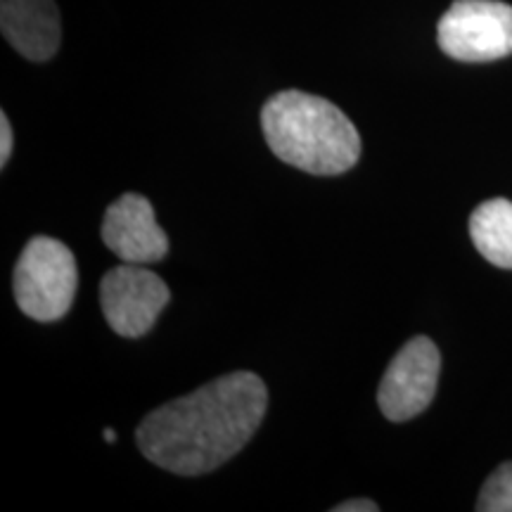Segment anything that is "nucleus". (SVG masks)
<instances>
[{
    "instance_id": "1",
    "label": "nucleus",
    "mask_w": 512,
    "mask_h": 512,
    "mask_svg": "<svg viewBox=\"0 0 512 512\" xmlns=\"http://www.w3.org/2000/svg\"><path fill=\"white\" fill-rule=\"evenodd\" d=\"M268 389L259 375L235 370L164 403L140 422V453L162 470L183 477L207 475L238 456L259 430Z\"/></svg>"
},
{
    "instance_id": "2",
    "label": "nucleus",
    "mask_w": 512,
    "mask_h": 512,
    "mask_svg": "<svg viewBox=\"0 0 512 512\" xmlns=\"http://www.w3.org/2000/svg\"><path fill=\"white\" fill-rule=\"evenodd\" d=\"M266 143L280 162L313 176H339L361 157V136L330 100L302 91L273 95L261 110Z\"/></svg>"
},
{
    "instance_id": "3",
    "label": "nucleus",
    "mask_w": 512,
    "mask_h": 512,
    "mask_svg": "<svg viewBox=\"0 0 512 512\" xmlns=\"http://www.w3.org/2000/svg\"><path fill=\"white\" fill-rule=\"evenodd\" d=\"M79 287L76 259L64 242L36 235L27 242L15 266V302L24 316L50 323L60 320Z\"/></svg>"
},
{
    "instance_id": "4",
    "label": "nucleus",
    "mask_w": 512,
    "mask_h": 512,
    "mask_svg": "<svg viewBox=\"0 0 512 512\" xmlns=\"http://www.w3.org/2000/svg\"><path fill=\"white\" fill-rule=\"evenodd\" d=\"M439 48L458 62H494L512 55V5L456 0L439 19Z\"/></svg>"
},
{
    "instance_id": "5",
    "label": "nucleus",
    "mask_w": 512,
    "mask_h": 512,
    "mask_svg": "<svg viewBox=\"0 0 512 512\" xmlns=\"http://www.w3.org/2000/svg\"><path fill=\"white\" fill-rule=\"evenodd\" d=\"M169 299V285L143 264H121L100 280L102 313L119 337L136 339L147 335L155 328Z\"/></svg>"
},
{
    "instance_id": "6",
    "label": "nucleus",
    "mask_w": 512,
    "mask_h": 512,
    "mask_svg": "<svg viewBox=\"0 0 512 512\" xmlns=\"http://www.w3.org/2000/svg\"><path fill=\"white\" fill-rule=\"evenodd\" d=\"M441 373L439 347L430 337H413L401 347L377 389V406L392 422L413 420L430 406Z\"/></svg>"
},
{
    "instance_id": "7",
    "label": "nucleus",
    "mask_w": 512,
    "mask_h": 512,
    "mask_svg": "<svg viewBox=\"0 0 512 512\" xmlns=\"http://www.w3.org/2000/svg\"><path fill=\"white\" fill-rule=\"evenodd\" d=\"M102 242L124 264H157L169 254V238L159 228L155 209L136 192L121 195L105 211Z\"/></svg>"
},
{
    "instance_id": "8",
    "label": "nucleus",
    "mask_w": 512,
    "mask_h": 512,
    "mask_svg": "<svg viewBox=\"0 0 512 512\" xmlns=\"http://www.w3.org/2000/svg\"><path fill=\"white\" fill-rule=\"evenodd\" d=\"M0 31L19 55L48 62L62 41L55 0H0Z\"/></svg>"
},
{
    "instance_id": "9",
    "label": "nucleus",
    "mask_w": 512,
    "mask_h": 512,
    "mask_svg": "<svg viewBox=\"0 0 512 512\" xmlns=\"http://www.w3.org/2000/svg\"><path fill=\"white\" fill-rule=\"evenodd\" d=\"M470 235L489 264L512 271V202L496 197L472 211Z\"/></svg>"
},
{
    "instance_id": "10",
    "label": "nucleus",
    "mask_w": 512,
    "mask_h": 512,
    "mask_svg": "<svg viewBox=\"0 0 512 512\" xmlns=\"http://www.w3.org/2000/svg\"><path fill=\"white\" fill-rule=\"evenodd\" d=\"M479 512H512V463L498 465L479 491Z\"/></svg>"
},
{
    "instance_id": "11",
    "label": "nucleus",
    "mask_w": 512,
    "mask_h": 512,
    "mask_svg": "<svg viewBox=\"0 0 512 512\" xmlns=\"http://www.w3.org/2000/svg\"><path fill=\"white\" fill-rule=\"evenodd\" d=\"M12 155V126L8 114L0 112V169H5Z\"/></svg>"
},
{
    "instance_id": "12",
    "label": "nucleus",
    "mask_w": 512,
    "mask_h": 512,
    "mask_svg": "<svg viewBox=\"0 0 512 512\" xmlns=\"http://www.w3.org/2000/svg\"><path fill=\"white\" fill-rule=\"evenodd\" d=\"M377 503L370 498H354V501H344L335 505V512H377Z\"/></svg>"
},
{
    "instance_id": "13",
    "label": "nucleus",
    "mask_w": 512,
    "mask_h": 512,
    "mask_svg": "<svg viewBox=\"0 0 512 512\" xmlns=\"http://www.w3.org/2000/svg\"><path fill=\"white\" fill-rule=\"evenodd\" d=\"M102 437L110 441V444H114V441H117V434H114V430H110V427H107V430L102 432Z\"/></svg>"
}]
</instances>
